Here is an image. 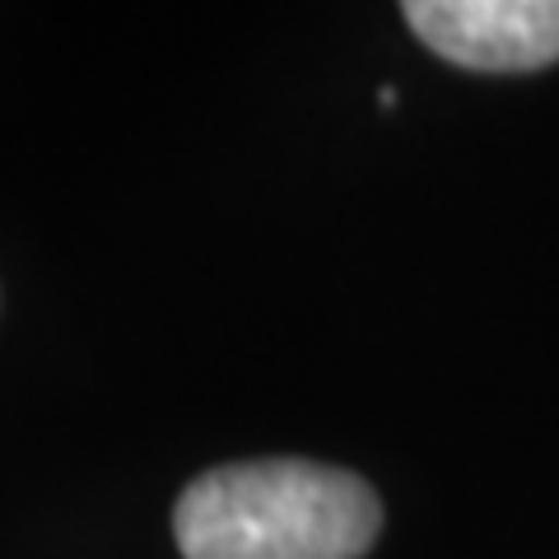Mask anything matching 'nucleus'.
<instances>
[{"label":"nucleus","mask_w":559,"mask_h":559,"mask_svg":"<svg viewBox=\"0 0 559 559\" xmlns=\"http://www.w3.org/2000/svg\"><path fill=\"white\" fill-rule=\"evenodd\" d=\"M406 24L443 61L522 75L559 61V0H415Z\"/></svg>","instance_id":"nucleus-2"},{"label":"nucleus","mask_w":559,"mask_h":559,"mask_svg":"<svg viewBox=\"0 0 559 559\" xmlns=\"http://www.w3.org/2000/svg\"><path fill=\"white\" fill-rule=\"evenodd\" d=\"M378 527L369 485L299 457L215 466L173 509L182 559H364Z\"/></svg>","instance_id":"nucleus-1"}]
</instances>
